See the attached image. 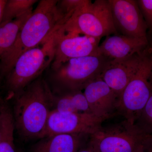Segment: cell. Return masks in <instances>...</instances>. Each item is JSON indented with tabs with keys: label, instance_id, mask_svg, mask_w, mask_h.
Returning <instances> with one entry per match:
<instances>
[{
	"label": "cell",
	"instance_id": "5b68a950",
	"mask_svg": "<svg viewBox=\"0 0 152 152\" xmlns=\"http://www.w3.org/2000/svg\"><path fill=\"white\" fill-rule=\"evenodd\" d=\"M151 134L124 119L91 135L89 142L97 152H143Z\"/></svg>",
	"mask_w": 152,
	"mask_h": 152
},
{
	"label": "cell",
	"instance_id": "9c48e42d",
	"mask_svg": "<svg viewBox=\"0 0 152 152\" xmlns=\"http://www.w3.org/2000/svg\"><path fill=\"white\" fill-rule=\"evenodd\" d=\"M106 120L91 113L52 111L48 120L45 137L61 134L90 136L99 129Z\"/></svg>",
	"mask_w": 152,
	"mask_h": 152
},
{
	"label": "cell",
	"instance_id": "5bb4252c",
	"mask_svg": "<svg viewBox=\"0 0 152 152\" xmlns=\"http://www.w3.org/2000/svg\"><path fill=\"white\" fill-rule=\"evenodd\" d=\"M90 135L80 134H61L39 140L30 152H77L88 142Z\"/></svg>",
	"mask_w": 152,
	"mask_h": 152
},
{
	"label": "cell",
	"instance_id": "484cf974",
	"mask_svg": "<svg viewBox=\"0 0 152 152\" xmlns=\"http://www.w3.org/2000/svg\"><path fill=\"white\" fill-rule=\"evenodd\" d=\"M18 152H20V151H18Z\"/></svg>",
	"mask_w": 152,
	"mask_h": 152
},
{
	"label": "cell",
	"instance_id": "d4e9b609",
	"mask_svg": "<svg viewBox=\"0 0 152 152\" xmlns=\"http://www.w3.org/2000/svg\"><path fill=\"white\" fill-rule=\"evenodd\" d=\"M151 53H152V48H151ZM151 58H152V55L151 56Z\"/></svg>",
	"mask_w": 152,
	"mask_h": 152
},
{
	"label": "cell",
	"instance_id": "9a60e30c",
	"mask_svg": "<svg viewBox=\"0 0 152 152\" xmlns=\"http://www.w3.org/2000/svg\"><path fill=\"white\" fill-rule=\"evenodd\" d=\"M52 111L61 113L93 114L82 91L52 92Z\"/></svg>",
	"mask_w": 152,
	"mask_h": 152
},
{
	"label": "cell",
	"instance_id": "603a6c76",
	"mask_svg": "<svg viewBox=\"0 0 152 152\" xmlns=\"http://www.w3.org/2000/svg\"><path fill=\"white\" fill-rule=\"evenodd\" d=\"M7 0H0V26L2 21L3 14Z\"/></svg>",
	"mask_w": 152,
	"mask_h": 152
},
{
	"label": "cell",
	"instance_id": "cb8c5ba5",
	"mask_svg": "<svg viewBox=\"0 0 152 152\" xmlns=\"http://www.w3.org/2000/svg\"><path fill=\"white\" fill-rule=\"evenodd\" d=\"M1 79L0 78V86H1ZM0 99H1V97H0Z\"/></svg>",
	"mask_w": 152,
	"mask_h": 152
},
{
	"label": "cell",
	"instance_id": "8fae6325",
	"mask_svg": "<svg viewBox=\"0 0 152 152\" xmlns=\"http://www.w3.org/2000/svg\"><path fill=\"white\" fill-rule=\"evenodd\" d=\"M83 90L93 114L107 120L118 115L119 96L100 77L89 83Z\"/></svg>",
	"mask_w": 152,
	"mask_h": 152
},
{
	"label": "cell",
	"instance_id": "8992f818",
	"mask_svg": "<svg viewBox=\"0 0 152 152\" xmlns=\"http://www.w3.org/2000/svg\"><path fill=\"white\" fill-rule=\"evenodd\" d=\"M66 33L101 39L118 34L113 21L108 0H96L75 13L61 27Z\"/></svg>",
	"mask_w": 152,
	"mask_h": 152
},
{
	"label": "cell",
	"instance_id": "d6986e66",
	"mask_svg": "<svg viewBox=\"0 0 152 152\" xmlns=\"http://www.w3.org/2000/svg\"><path fill=\"white\" fill-rule=\"evenodd\" d=\"M135 124L149 134H152V92Z\"/></svg>",
	"mask_w": 152,
	"mask_h": 152
},
{
	"label": "cell",
	"instance_id": "2e32d148",
	"mask_svg": "<svg viewBox=\"0 0 152 152\" xmlns=\"http://www.w3.org/2000/svg\"><path fill=\"white\" fill-rule=\"evenodd\" d=\"M33 10L0 26V60L12 48L20 31L31 16Z\"/></svg>",
	"mask_w": 152,
	"mask_h": 152
},
{
	"label": "cell",
	"instance_id": "e0dca14e",
	"mask_svg": "<svg viewBox=\"0 0 152 152\" xmlns=\"http://www.w3.org/2000/svg\"><path fill=\"white\" fill-rule=\"evenodd\" d=\"M37 1V0H7L1 25L8 23L33 10V6Z\"/></svg>",
	"mask_w": 152,
	"mask_h": 152
},
{
	"label": "cell",
	"instance_id": "277c9868",
	"mask_svg": "<svg viewBox=\"0 0 152 152\" xmlns=\"http://www.w3.org/2000/svg\"><path fill=\"white\" fill-rule=\"evenodd\" d=\"M109 61L99 55L72 59L51 70L46 81L53 93L83 91L89 83L100 77Z\"/></svg>",
	"mask_w": 152,
	"mask_h": 152
},
{
	"label": "cell",
	"instance_id": "52a82bcc",
	"mask_svg": "<svg viewBox=\"0 0 152 152\" xmlns=\"http://www.w3.org/2000/svg\"><path fill=\"white\" fill-rule=\"evenodd\" d=\"M152 92V58L146 50L139 69L120 95L118 115L135 124Z\"/></svg>",
	"mask_w": 152,
	"mask_h": 152
},
{
	"label": "cell",
	"instance_id": "7c38bea8",
	"mask_svg": "<svg viewBox=\"0 0 152 152\" xmlns=\"http://www.w3.org/2000/svg\"><path fill=\"white\" fill-rule=\"evenodd\" d=\"M146 49L126 58L109 61L106 64L101 78L119 97L139 69Z\"/></svg>",
	"mask_w": 152,
	"mask_h": 152
},
{
	"label": "cell",
	"instance_id": "7a4b0ae2",
	"mask_svg": "<svg viewBox=\"0 0 152 152\" xmlns=\"http://www.w3.org/2000/svg\"><path fill=\"white\" fill-rule=\"evenodd\" d=\"M13 99L12 111L20 136L27 141L44 138L53 110L52 91L46 80L41 76Z\"/></svg>",
	"mask_w": 152,
	"mask_h": 152
},
{
	"label": "cell",
	"instance_id": "7402d4cb",
	"mask_svg": "<svg viewBox=\"0 0 152 152\" xmlns=\"http://www.w3.org/2000/svg\"><path fill=\"white\" fill-rule=\"evenodd\" d=\"M143 152H152V134L148 139Z\"/></svg>",
	"mask_w": 152,
	"mask_h": 152
},
{
	"label": "cell",
	"instance_id": "4fadbf2b",
	"mask_svg": "<svg viewBox=\"0 0 152 152\" xmlns=\"http://www.w3.org/2000/svg\"><path fill=\"white\" fill-rule=\"evenodd\" d=\"M148 45V39L113 34L106 37L97 53L109 61L123 59L143 51Z\"/></svg>",
	"mask_w": 152,
	"mask_h": 152
},
{
	"label": "cell",
	"instance_id": "ac0fdd59",
	"mask_svg": "<svg viewBox=\"0 0 152 152\" xmlns=\"http://www.w3.org/2000/svg\"><path fill=\"white\" fill-rule=\"evenodd\" d=\"M88 0H61L58 1L57 7L60 12L69 20L77 11L87 5Z\"/></svg>",
	"mask_w": 152,
	"mask_h": 152
},
{
	"label": "cell",
	"instance_id": "ba28073f",
	"mask_svg": "<svg viewBox=\"0 0 152 152\" xmlns=\"http://www.w3.org/2000/svg\"><path fill=\"white\" fill-rule=\"evenodd\" d=\"M61 27L55 33L54 58L51 66V70L56 69L72 59L98 55L101 39L66 33Z\"/></svg>",
	"mask_w": 152,
	"mask_h": 152
},
{
	"label": "cell",
	"instance_id": "ffe728a7",
	"mask_svg": "<svg viewBox=\"0 0 152 152\" xmlns=\"http://www.w3.org/2000/svg\"><path fill=\"white\" fill-rule=\"evenodd\" d=\"M148 28L152 30V0L137 1Z\"/></svg>",
	"mask_w": 152,
	"mask_h": 152
},
{
	"label": "cell",
	"instance_id": "6da1fadb",
	"mask_svg": "<svg viewBox=\"0 0 152 152\" xmlns=\"http://www.w3.org/2000/svg\"><path fill=\"white\" fill-rule=\"evenodd\" d=\"M57 0H41L20 31L15 44L0 60V78H6L21 55L45 43L69 20Z\"/></svg>",
	"mask_w": 152,
	"mask_h": 152
},
{
	"label": "cell",
	"instance_id": "30bf717a",
	"mask_svg": "<svg viewBox=\"0 0 152 152\" xmlns=\"http://www.w3.org/2000/svg\"><path fill=\"white\" fill-rule=\"evenodd\" d=\"M114 26L119 34L147 39L146 23L137 1L108 0Z\"/></svg>",
	"mask_w": 152,
	"mask_h": 152
},
{
	"label": "cell",
	"instance_id": "3957f363",
	"mask_svg": "<svg viewBox=\"0 0 152 152\" xmlns=\"http://www.w3.org/2000/svg\"><path fill=\"white\" fill-rule=\"evenodd\" d=\"M55 33L42 46L25 52L18 59L12 69L5 78L7 91L6 100L13 99L40 77L51 64L54 58Z\"/></svg>",
	"mask_w": 152,
	"mask_h": 152
},
{
	"label": "cell",
	"instance_id": "44dd1931",
	"mask_svg": "<svg viewBox=\"0 0 152 152\" xmlns=\"http://www.w3.org/2000/svg\"><path fill=\"white\" fill-rule=\"evenodd\" d=\"M77 152H97L96 150L94 148L93 146L91 145V143L88 141V142L82 147Z\"/></svg>",
	"mask_w": 152,
	"mask_h": 152
}]
</instances>
